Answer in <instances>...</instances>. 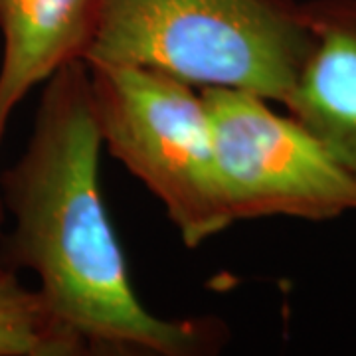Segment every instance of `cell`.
<instances>
[{
  "label": "cell",
  "mask_w": 356,
  "mask_h": 356,
  "mask_svg": "<svg viewBox=\"0 0 356 356\" xmlns=\"http://www.w3.org/2000/svg\"><path fill=\"white\" fill-rule=\"evenodd\" d=\"M89 67L74 60L48 79L32 139L4 172L14 229L0 261L36 273L51 313L88 346L113 355H202L216 321H165L133 291L99 191V149Z\"/></svg>",
  "instance_id": "1"
},
{
  "label": "cell",
  "mask_w": 356,
  "mask_h": 356,
  "mask_svg": "<svg viewBox=\"0 0 356 356\" xmlns=\"http://www.w3.org/2000/svg\"><path fill=\"white\" fill-rule=\"evenodd\" d=\"M311 46L295 0H103L83 62L151 67L283 105Z\"/></svg>",
  "instance_id": "2"
},
{
  "label": "cell",
  "mask_w": 356,
  "mask_h": 356,
  "mask_svg": "<svg viewBox=\"0 0 356 356\" xmlns=\"http://www.w3.org/2000/svg\"><path fill=\"white\" fill-rule=\"evenodd\" d=\"M86 64L102 140L165 204L182 242L198 248L232 226L202 91L151 67Z\"/></svg>",
  "instance_id": "3"
},
{
  "label": "cell",
  "mask_w": 356,
  "mask_h": 356,
  "mask_svg": "<svg viewBox=\"0 0 356 356\" xmlns=\"http://www.w3.org/2000/svg\"><path fill=\"white\" fill-rule=\"evenodd\" d=\"M216 163L234 220L289 216L327 222L356 212V178L291 115L267 99L202 88Z\"/></svg>",
  "instance_id": "4"
},
{
  "label": "cell",
  "mask_w": 356,
  "mask_h": 356,
  "mask_svg": "<svg viewBox=\"0 0 356 356\" xmlns=\"http://www.w3.org/2000/svg\"><path fill=\"white\" fill-rule=\"evenodd\" d=\"M313 46L283 107L356 178V0H307Z\"/></svg>",
  "instance_id": "5"
},
{
  "label": "cell",
  "mask_w": 356,
  "mask_h": 356,
  "mask_svg": "<svg viewBox=\"0 0 356 356\" xmlns=\"http://www.w3.org/2000/svg\"><path fill=\"white\" fill-rule=\"evenodd\" d=\"M103 0H0V143L10 115L40 81L83 60Z\"/></svg>",
  "instance_id": "6"
},
{
  "label": "cell",
  "mask_w": 356,
  "mask_h": 356,
  "mask_svg": "<svg viewBox=\"0 0 356 356\" xmlns=\"http://www.w3.org/2000/svg\"><path fill=\"white\" fill-rule=\"evenodd\" d=\"M88 346L51 313L38 289L24 287L14 269L0 273V356H76Z\"/></svg>",
  "instance_id": "7"
},
{
  "label": "cell",
  "mask_w": 356,
  "mask_h": 356,
  "mask_svg": "<svg viewBox=\"0 0 356 356\" xmlns=\"http://www.w3.org/2000/svg\"><path fill=\"white\" fill-rule=\"evenodd\" d=\"M4 269H6V267L2 266V261H0V273H2V271H4Z\"/></svg>",
  "instance_id": "8"
}]
</instances>
